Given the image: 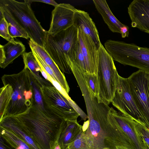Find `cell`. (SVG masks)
Returning a JSON list of instances; mask_svg holds the SVG:
<instances>
[{"label":"cell","instance_id":"1","mask_svg":"<svg viewBox=\"0 0 149 149\" xmlns=\"http://www.w3.org/2000/svg\"><path fill=\"white\" fill-rule=\"evenodd\" d=\"M13 116L42 149H51L58 141L66 121L41 107L33 98L26 111Z\"/></svg>","mask_w":149,"mask_h":149},{"label":"cell","instance_id":"2","mask_svg":"<svg viewBox=\"0 0 149 149\" xmlns=\"http://www.w3.org/2000/svg\"><path fill=\"white\" fill-rule=\"evenodd\" d=\"M80 90L84 98L89 125L84 132L86 149H103L108 134V115L111 107L99 103L97 97L86 85Z\"/></svg>","mask_w":149,"mask_h":149},{"label":"cell","instance_id":"3","mask_svg":"<svg viewBox=\"0 0 149 149\" xmlns=\"http://www.w3.org/2000/svg\"><path fill=\"white\" fill-rule=\"evenodd\" d=\"M25 0H0V8L9 15L28 33L30 39L44 47L47 31L41 25L31 7Z\"/></svg>","mask_w":149,"mask_h":149},{"label":"cell","instance_id":"4","mask_svg":"<svg viewBox=\"0 0 149 149\" xmlns=\"http://www.w3.org/2000/svg\"><path fill=\"white\" fill-rule=\"evenodd\" d=\"M31 76L29 70L24 68L18 73L2 77L3 84H9L13 89L11 100L3 117L22 113L29 108L33 96Z\"/></svg>","mask_w":149,"mask_h":149},{"label":"cell","instance_id":"5","mask_svg":"<svg viewBox=\"0 0 149 149\" xmlns=\"http://www.w3.org/2000/svg\"><path fill=\"white\" fill-rule=\"evenodd\" d=\"M104 46L113 60L137 68L149 74V48L111 40H107Z\"/></svg>","mask_w":149,"mask_h":149},{"label":"cell","instance_id":"6","mask_svg":"<svg viewBox=\"0 0 149 149\" xmlns=\"http://www.w3.org/2000/svg\"><path fill=\"white\" fill-rule=\"evenodd\" d=\"M78 33L73 25L54 35L47 32L44 48L63 73L72 72L66 58L78 41Z\"/></svg>","mask_w":149,"mask_h":149},{"label":"cell","instance_id":"7","mask_svg":"<svg viewBox=\"0 0 149 149\" xmlns=\"http://www.w3.org/2000/svg\"><path fill=\"white\" fill-rule=\"evenodd\" d=\"M98 51L97 98L99 103L109 105L111 102L116 90L118 74L113 58L101 43Z\"/></svg>","mask_w":149,"mask_h":149},{"label":"cell","instance_id":"8","mask_svg":"<svg viewBox=\"0 0 149 149\" xmlns=\"http://www.w3.org/2000/svg\"><path fill=\"white\" fill-rule=\"evenodd\" d=\"M111 103L122 114L143 123L149 129V123L133 96L128 78L118 74L116 90Z\"/></svg>","mask_w":149,"mask_h":149},{"label":"cell","instance_id":"9","mask_svg":"<svg viewBox=\"0 0 149 149\" xmlns=\"http://www.w3.org/2000/svg\"><path fill=\"white\" fill-rule=\"evenodd\" d=\"M45 109L66 120H77L79 114L69 100L52 84L40 88Z\"/></svg>","mask_w":149,"mask_h":149},{"label":"cell","instance_id":"10","mask_svg":"<svg viewBox=\"0 0 149 149\" xmlns=\"http://www.w3.org/2000/svg\"><path fill=\"white\" fill-rule=\"evenodd\" d=\"M128 78L135 101L149 123V74L139 70Z\"/></svg>","mask_w":149,"mask_h":149},{"label":"cell","instance_id":"11","mask_svg":"<svg viewBox=\"0 0 149 149\" xmlns=\"http://www.w3.org/2000/svg\"><path fill=\"white\" fill-rule=\"evenodd\" d=\"M76 10L70 4H59L52 12V19L47 32L54 35L72 26L74 15Z\"/></svg>","mask_w":149,"mask_h":149},{"label":"cell","instance_id":"12","mask_svg":"<svg viewBox=\"0 0 149 149\" xmlns=\"http://www.w3.org/2000/svg\"><path fill=\"white\" fill-rule=\"evenodd\" d=\"M78 40L85 63L86 73L97 75L99 48L92 38L78 29Z\"/></svg>","mask_w":149,"mask_h":149},{"label":"cell","instance_id":"13","mask_svg":"<svg viewBox=\"0 0 149 149\" xmlns=\"http://www.w3.org/2000/svg\"><path fill=\"white\" fill-rule=\"evenodd\" d=\"M127 9L131 26L149 33V0H134Z\"/></svg>","mask_w":149,"mask_h":149},{"label":"cell","instance_id":"14","mask_svg":"<svg viewBox=\"0 0 149 149\" xmlns=\"http://www.w3.org/2000/svg\"><path fill=\"white\" fill-rule=\"evenodd\" d=\"M111 113L118 124L126 135L131 139L136 149H143L142 139L138 133L135 121L111 107Z\"/></svg>","mask_w":149,"mask_h":149},{"label":"cell","instance_id":"15","mask_svg":"<svg viewBox=\"0 0 149 149\" xmlns=\"http://www.w3.org/2000/svg\"><path fill=\"white\" fill-rule=\"evenodd\" d=\"M73 26L77 29L80 28L92 38L99 48L101 43L98 32L95 23L87 12L77 9L74 15Z\"/></svg>","mask_w":149,"mask_h":149},{"label":"cell","instance_id":"16","mask_svg":"<svg viewBox=\"0 0 149 149\" xmlns=\"http://www.w3.org/2000/svg\"><path fill=\"white\" fill-rule=\"evenodd\" d=\"M31 50L34 51L52 70L57 78L58 83L68 94L70 88L64 74L60 70L44 47L30 39L29 43Z\"/></svg>","mask_w":149,"mask_h":149},{"label":"cell","instance_id":"17","mask_svg":"<svg viewBox=\"0 0 149 149\" xmlns=\"http://www.w3.org/2000/svg\"><path fill=\"white\" fill-rule=\"evenodd\" d=\"M98 12L110 30L113 33L121 34V28L125 25L121 23L112 13L105 0H93Z\"/></svg>","mask_w":149,"mask_h":149},{"label":"cell","instance_id":"18","mask_svg":"<svg viewBox=\"0 0 149 149\" xmlns=\"http://www.w3.org/2000/svg\"><path fill=\"white\" fill-rule=\"evenodd\" d=\"M0 126L11 130L23 140L32 149H42L19 124L13 116L3 117L0 120Z\"/></svg>","mask_w":149,"mask_h":149},{"label":"cell","instance_id":"19","mask_svg":"<svg viewBox=\"0 0 149 149\" xmlns=\"http://www.w3.org/2000/svg\"><path fill=\"white\" fill-rule=\"evenodd\" d=\"M82 126L77 120H66L61 132L58 143L61 149H66L73 142L82 130Z\"/></svg>","mask_w":149,"mask_h":149},{"label":"cell","instance_id":"20","mask_svg":"<svg viewBox=\"0 0 149 149\" xmlns=\"http://www.w3.org/2000/svg\"><path fill=\"white\" fill-rule=\"evenodd\" d=\"M3 46L5 61L0 66L3 69L12 63L15 59L25 52L26 48L24 45L21 42L15 40L14 38Z\"/></svg>","mask_w":149,"mask_h":149},{"label":"cell","instance_id":"21","mask_svg":"<svg viewBox=\"0 0 149 149\" xmlns=\"http://www.w3.org/2000/svg\"><path fill=\"white\" fill-rule=\"evenodd\" d=\"M22 56L24 68L29 70L41 86L50 84L49 81L43 78L40 75L41 67L32 51L25 52L22 54Z\"/></svg>","mask_w":149,"mask_h":149},{"label":"cell","instance_id":"22","mask_svg":"<svg viewBox=\"0 0 149 149\" xmlns=\"http://www.w3.org/2000/svg\"><path fill=\"white\" fill-rule=\"evenodd\" d=\"M0 137L13 149H32L12 131L0 126Z\"/></svg>","mask_w":149,"mask_h":149},{"label":"cell","instance_id":"23","mask_svg":"<svg viewBox=\"0 0 149 149\" xmlns=\"http://www.w3.org/2000/svg\"><path fill=\"white\" fill-rule=\"evenodd\" d=\"M8 25V30L10 36L12 38L22 37L28 39L29 35L26 31L18 24L9 15L0 8Z\"/></svg>","mask_w":149,"mask_h":149},{"label":"cell","instance_id":"24","mask_svg":"<svg viewBox=\"0 0 149 149\" xmlns=\"http://www.w3.org/2000/svg\"><path fill=\"white\" fill-rule=\"evenodd\" d=\"M0 89V120L3 117L12 98L13 89L8 84H3Z\"/></svg>","mask_w":149,"mask_h":149},{"label":"cell","instance_id":"25","mask_svg":"<svg viewBox=\"0 0 149 149\" xmlns=\"http://www.w3.org/2000/svg\"><path fill=\"white\" fill-rule=\"evenodd\" d=\"M84 74L87 85L97 97L99 89L97 75L91 74Z\"/></svg>","mask_w":149,"mask_h":149},{"label":"cell","instance_id":"26","mask_svg":"<svg viewBox=\"0 0 149 149\" xmlns=\"http://www.w3.org/2000/svg\"><path fill=\"white\" fill-rule=\"evenodd\" d=\"M84 134V132L82 130L75 140L69 144L66 149H86Z\"/></svg>","mask_w":149,"mask_h":149},{"label":"cell","instance_id":"27","mask_svg":"<svg viewBox=\"0 0 149 149\" xmlns=\"http://www.w3.org/2000/svg\"><path fill=\"white\" fill-rule=\"evenodd\" d=\"M31 51L33 52L40 66L53 79L58 82L57 78L51 68L34 51L32 50Z\"/></svg>","mask_w":149,"mask_h":149},{"label":"cell","instance_id":"28","mask_svg":"<svg viewBox=\"0 0 149 149\" xmlns=\"http://www.w3.org/2000/svg\"><path fill=\"white\" fill-rule=\"evenodd\" d=\"M0 35L8 42L12 39L9 33L8 22L5 17L0 20Z\"/></svg>","mask_w":149,"mask_h":149},{"label":"cell","instance_id":"29","mask_svg":"<svg viewBox=\"0 0 149 149\" xmlns=\"http://www.w3.org/2000/svg\"><path fill=\"white\" fill-rule=\"evenodd\" d=\"M47 80L49 81L53 86L65 97L68 100H71L68 94L62 87L60 84L55 80L47 73Z\"/></svg>","mask_w":149,"mask_h":149},{"label":"cell","instance_id":"30","mask_svg":"<svg viewBox=\"0 0 149 149\" xmlns=\"http://www.w3.org/2000/svg\"><path fill=\"white\" fill-rule=\"evenodd\" d=\"M26 1L31 3L33 2H42L53 6L55 7L57 6L59 4L53 0H25Z\"/></svg>","mask_w":149,"mask_h":149},{"label":"cell","instance_id":"31","mask_svg":"<svg viewBox=\"0 0 149 149\" xmlns=\"http://www.w3.org/2000/svg\"><path fill=\"white\" fill-rule=\"evenodd\" d=\"M129 27L126 25H125L121 28V34L122 38H124L126 37H128L129 34Z\"/></svg>","mask_w":149,"mask_h":149},{"label":"cell","instance_id":"32","mask_svg":"<svg viewBox=\"0 0 149 149\" xmlns=\"http://www.w3.org/2000/svg\"><path fill=\"white\" fill-rule=\"evenodd\" d=\"M0 140V149H13L10 146H8V144H6V143L3 139L2 140L1 138Z\"/></svg>","mask_w":149,"mask_h":149},{"label":"cell","instance_id":"33","mask_svg":"<svg viewBox=\"0 0 149 149\" xmlns=\"http://www.w3.org/2000/svg\"><path fill=\"white\" fill-rule=\"evenodd\" d=\"M111 149H129L128 148L122 146H114L110 147Z\"/></svg>","mask_w":149,"mask_h":149},{"label":"cell","instance_id":"34","mask_svg":"<svg viewBox=\"0 0 149 149\" xmlns=\"http://www.w3.org/2000/svg\"><path fill=\"white\" fill-rule=\"evenodd\" d=\"M89 123L88 120L84 123V124L82 126V130L83 132L86 131L88 127Z\"/></svg>","mask_w":149,"mask_h":149},{"label":"cell","instance_id":"35","mask_svg":"<svg viewBox=\"0 0 149 149\" xmlns=\"http://www.w3.org/2000/svg\"><path fill=\"white\" fill-rule=\"evenodd\" d=\"M51 149H61L58 141L55 142Z\"/></svg>","mask_w":149,"mask_h":149},{"label":"cell","instance_id":"36","mask_svg":"<svg viewBox=\"0 0 149 149\" xmlns=\"http://www.w3.org/2000/svg\"><path fill=\"white\" fill-rule=\"evenodd\" d=\"M143 139L149 146V133L143 138Z\"/></svg>","mask_w":149,"mask_h":149},{"label":"cell","instance_id":"37","mask_svg":"<svg viewBox=\"0 0 149 149\" xmlns=\"http://www.w3.org/2000/svg\"><path fill=\"white\" fill-rule=\"evenodd\" d=\"M143 149H149V146L143 139Z\"/></svg>","mask_w":149,"mask_h":149},{"label":"cell","instance_id":"38","mask_svg":"<svg viewBox=\"0 0 149 149\" xmlns=\"http://www.w3.org/2000/svg\"><path fill=\"white\" fill-rule=\"evenodd\" d=\"M103 149H111L108 147H105L104 148H103Z\"/></svg>","mask_w":149,"mask_h":149}]
</instances>
